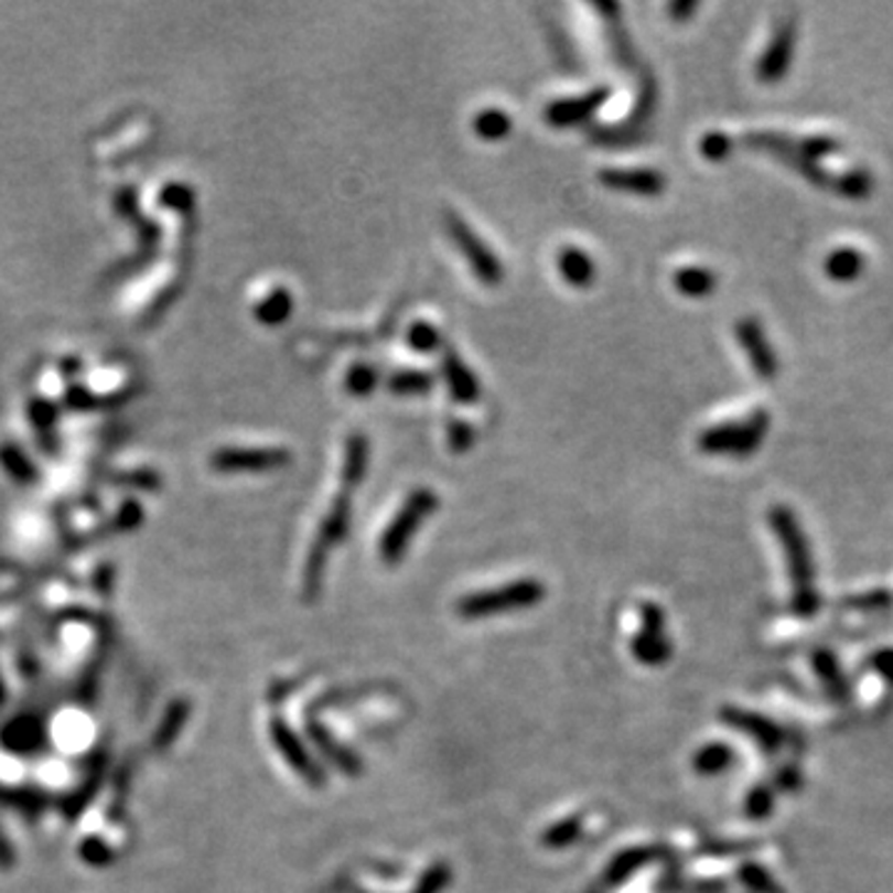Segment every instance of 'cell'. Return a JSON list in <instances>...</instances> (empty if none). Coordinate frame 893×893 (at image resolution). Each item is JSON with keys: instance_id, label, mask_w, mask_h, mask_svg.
<instances>
[{"instance_id": "cell-1", "label": "cell", "mask_w": 893, "mask_h": 893, "mask_svg": "<svg viewBox=\"0 0 893 893\" xmlns=\"http://www.w3.org/2000/svg\"><path fill=\"white\" fill-rule=\"evenodd\" d=\"M367 460H370V442L363 432H353L345 440V456H343V472H341V489L333 496L331 509H327L325 519L321 524L315 541L308 553L305 571H303V599L315 601L323 585V573L327 556L341 546L351 529V514H353V494L357 486L363 484L367 472Z\"/></svg>"}, {"instance_id": "cell-2", "label": "cell", "mask_w": 893, "mask_h": 893, "mask_svg": "<svg viewBox=\"0 0 893 893\" xmlns=\"http://www.w3.org/2000/svg\"><path fill=\"white\" fill-rule=\"evenodd\" d=\"M593 8L603 15L605 35H609L613 55L618 57V63L623 67H628L631 73L638 75V103H635L633 112L625 117V122L615 129H599V132H591L593 137H601L599 142L618 144V142H623V139H631L653 117L655 107H658V83H655V75L650 73V67L645 65V60L638 55V50H635V45L631 43L628 33H625L623 20H621V6L595 3Z\"/></svg>"}, {"instance_id": "cell-3", "label": "cell", "mask_w": 893, "mask_h": 893, "mask_svg": "<svg viewBox=\"0 0 893 893\" xmlns=\"http://www.w3.org/2000/svg\"><path fill=\"white\" fill-rule=\"evenodd\" d=\"M767 521L782 546L784 563L792 583V611L799 618H811L821 609V595L817 589V563H814L811 546L801 524L789 506L774 504L767 512Z\"/></svg>"}, {"instance_id": "cell-4", "label": "cell", "mask_w": 893, "mask_h": 893, "mask_svg": "<svg viewBox=\"0 0 893 893\" xmlns=\"http://www.w3.org/2000/svg\"><path fill=\"white\" fill-rule=\"evenodd\" d=\"M772 417L764 407H757L742 420H728L704 427L698 434V450L704 454H728L734 460L754 454L770 432Z\"/></svg>"}, {"instance_id": "cell-5", "label": "cell", "mask_w": 893, "mask_h": 893, "mask_svg": "<svg viewBox=\"0 0 893 893\" xmlns=\"http://www.w3.org/2000/svg\"><path fill=\"white\" fill-rule=\"evenodd\" d=\"M437 506H440V496L430 486H420V489H412L407 494L400 512L392 516V521L387 524L380 539V559L387 566H397L405 559V551L410 546L415 531L427 521V516H432Z\"/></svg>"}, {"instance_id": "cell-6", "label": "cell", "mask_w": 893, "mask_h": 893, "mask_svg": "<svg viewBox=\"0 0 893 893\" xmlns=\"http://www.w3.org/2000/svg\"><path fill=\"white\" fill-rule=\"evenodd\" d=\"M544 593H546L544 583L536 579L512 581L499 585V589H486L480 593L464 595V599L456 603V613H460L464 621L492 618V615L499 613L531 609V605L541 603Z\"/></svg>"}, {"instance_id": "cell-7", "label": "cell", "mask_w": 893, "mask_h": 893, "mask_svg": "<svg viewBox=\"0 0 893 893\" xmlns=\"http://www.w3.org/2000/svg\"><path fill=\"white\" fill-rule=\"evenodd\" d=\"M442 224L446 236L452 238V244L460 248L464 261L470 263L476 281L489 288L499 286L504 281V266L499 261V256H496L492 248L484 244V238L466 224V218L460 212H454V208H444Z\"/></svg>"}, {"instance_id": "cell-8", "label": "cell", "mask_w": 893, "mask_h": 893, "mask_svg": "<svg viewBox=\"0 0 893 893\" xmlns=\"http://www.w3.org/2000/svg\"><path fill=\"white\" fill-rule=\"evenodd\" d=\"M797 33H799L797 13H789L777 20L767 47L762 50L757 69H754L762 85H777L782 83L784 75L789 73L794 53H797Z\"/></svg>"}, {"instance_id": "cell-9", "label": "cell", "mask_w": 893, "mask_h": 893, "mask_svg": "<svg viewBox=\"0 0 893 893\" xmlns=\"http://www.w3.org/2000/svg\"><path fill=\"white\" fill-rule=\"evenodd\" d=\"M293 460L286 446H222L212 454L216 472H268L281 470Z\"/></svg>"}, {"instance_id": "cell-10", "label": "cell", "mask_w": 893, "mask_h": 893, "mask_svg": "<svg viewBox=\"0 0 893 893\" xmlns=\"http://www.w3.org/2000/svg\"><path fill=\"white\" fill-rule=\"evenodd\" d=\"M734 335H738V343L744 355H747L752 370L757 373L760 380L772 383L779 375V357L772 347L767 333H764L762 323L754 315H744L734 323Z\"/></svg>"}, {"instance_id": "cell-11", "label": "cell", "mask_w": 893, "mask_h": 893, "mask_svg": "<svg viewBox=\"0 0 893 893\" xmlns=\"http://www.w3.org/2000/svg\"><path fill=\"white\" fill-rule=\"evenodd\" d=\"M641 613H643V631L635 635L631 643L635 660H641L643 665L668 663L673 648L668 638H665V618L660 605L643 603Z\"/></svg>"}, {"instance_id": "cell-12", "label": "cell", "mask_w": 893, "mask_h": 893, "mask_svg": "<svg viewBox=\"0 0 893 893\" xmlns=\"http://www.w3.org/2000/svg\"><path fill=\"white\" fill-rule=\"evenodd\" d=\"M609 99H611V87L609 85L591 87L589 93H583V95L553 99L551 105H546L544 119L556 129L575 127V125L585 122V119H589L591 115H595V109H601L605 103H609Z\"/></svg>"}, {"instance_id": "cell-13", "label": "cell", "mask_w": 893, "mask_h": 893, "mask_svg": "<svg viewBox=\"0 0 893 893\" xmlns=\"http://www.w3.org/2000/svg\"><path fill=\"white\" fill-rule=\"evenodd\" d=\"M601 184L613 192L638 194V196H660L668 186V179L658 169L648 166H631V169H601L599 172Z\"/></svg>"}, {"instance_id": "cell-14", "label": "cell", "mask_w": 893, "mask_h": 893, "mask_svg": "<svg viewBox=\"0 0 893 893\" xmlns=\"http://www.w3.org/2000/svg\"><path fill=\"white\" fill-rule=\"evenodd\" d=\"M271 740L278 747V752L283 754V760L291 764V767L301 774V777L311 784V787H323L325 784L323 770L318 767L311 754H308V750L301 744V740H298V734H293V730L288 728L281 718L271 720Z\"/></svg>"}, {"instance_id": "cell-15", "label": "cell", "mask_w": 893, "mask_h": 893, "mask_svg": "<svg viewBox=\"0 0 893 893\" xmlns=\"http://www.w3.org/2000/svg\"><path fill=\"white\" fill-rule=\"evenodd\" d=\"M722 720L730 724V728H738L744 734H747L750 740H754L760 744V747L767 752V754H777L782 750L784 740H787V734L782 732L779 724H774L772 720L762 718V714H754V712H744V710H734V708H724L722 710Z\"/></svg>"}, {"instance_id": "cell-16", "label": "cell", "mask_w": 893, "mask_h": 893, "mask_svg": "<svg viewBox=\"0 0 893 893\" xmlns=\"http://www.w3.org/2000/svg\"><path fill=\"white\" fill-rule=\"evenodd\" d=\"M442 375L450 387L452 400L460 405H474L482 397V385L476 375L470 370V365L462 361V355L454 351L452 345H442Z\"/></svg>"}, {"instance_id": "cell-17", "label": "cell", "mask_w": 893, "mask_h": 893, "mask_svg": "<svg viewBox=\"0 0 893 893\" xmlns=\"http://www.w3.org/2000/svg\"><path fill=\"white\" fill-rule=\"evenodd\" d=\"M809 660H811V668H814V673H817V678L824 685V690H827L829 698L833 702H839V704L849 702V698H851L849 680H847V675H843L839 660L833 658V653L814 650Z\"/></svg>"}, {"instance_id": "cell-18", "label": "cell", "mask_w": 893, "mask_h": 893, "mask_svg": "<svg viewBox=\"0 0 893 893\" xmlns=\"http://www.w3.org/2000/svg\"><path fill=\"white\" fill-rule=\"evenodd\" d=\"M863 268H867V256L857 246H839L824 258V271L837 283L857 281L863 273Z\"/></svg>"}, {"instance_id": "cell-19", "label": "cell", "mask_w": 893, "mask_h": 893, "mask_svg": "<svg viewBox=\"0 0 893 893\" xmlns=\"http://www.w3.org/2000/svg\"><path fill=\"white\" fill-rule=\"evenodd\" d=\"M559 271L573 288H589L595 281V263L579 246H563L559 251Z\"/></svg>"}, {"instance_id": "cell-20", "label": "cell", "mask_w": 893, "mask_h": 893, "mask_svg": "<svg viewBox=\"0 0 893 893\" xmlns=\"http://www.w3.org/2000/svg\"><path fill=\"white\" fill-rule=\"evenodd\" d=\"M291 313H293V295L283 286H276L271 293L263 295L261 301L254 305L256 321L263 325H271V327L286 323L288 318H291Z\"/></svg>"}, {"instance_id": "cell-21", "label": "cell", "mask_w": 893, "mask_h": 893, "mask_svg": "<svg viewBox=\"0 0 893 893\" xmlns=\"http://www.w3.org/2000/svg\"><path fill=\"white\" fill-rule=\"evenodd\" d=\"M673 283L682 295L702 298L710 295L714 288H718V273L704 266H682L680 271H675Z\"/></svg>"}, {"instance_id": "cell-22", "label": "cell", "mask_w": 893, "mask_h": 893, "mask_svg": "<svg viewBox=\"0 0 893 893\" xmlns=\"http://www.w3.org/2000/svg\"><path fill=\"white\" fill-rule=\"evenodd\" d=\"M308 732H311L313 742L318 744V747H321V752L325 754V757L331 760L333 764H337V767H341L345 774H351V777H355V774L361 772V760H357L351 750L341 747V744H337V742L331 738V734H327V732L321 728V724L308 722Z\"/></svg>"}, {"instance_id": "cell-23", "label": "cell", "mask_w": 893, "mask_h": 893, "mask_svg": "<svg viewBox=\"0 0 893 893\" xmlns=\"http://www.w3.org/2000/svg\"><path fill=\"white\" fill-rule=\"evenodd\" d=\"M734 762V752L730 744L724 742H710L695 752L692 757V770L702 774V777H714V774H720L724 770H730Z\"/></svg>"}, {"instance_id": "cell-24", "label": "cell", "mask_w": 893, "mask_h": 893, "mask_svg": "<svg viewBox=\"0 0 893 893\" xmlns=\"http://www.w3.org/2000/svg\"><path fill=\"white\" fill-rule=\"evenodd\" d=\"M876 182H873V174L867 166H851L837 172V182H833V194H839L843 198H867Z\"/></svg>"}, {"instance_id": "cell-25", "label": "cell", "mask_w": 893, "mask_h": 893, "mask_svg": "<svg viewBox=\"0 0 893 893\" xmlns=\"http://www.w3.org/2000/svg\"><path fill=\"white\" fill-rule=\"evenodd\" d=\"M0 466L8 472V476L18 484H33L37 480L35 464L28 460V454L15 444H0Z\"/></svg>"}, {"instance_id": "cell-26", "label": "cell", "mask_w": 893, "mask_h": 893, "mask_svg": "<svg viewBox=\"0 0 893 893\" xmlns=\"http://www.w3.org/2000/svg\"><path fill=\"white\" fill-rule=\"evenodd\" d=\"M472 129L486 142H496V139H504L512 132V117L499 107H486L474 117Z\"/></svg>"}, {"instance_id": "cell-27", "label": "cell", "mask_w": 893, "mask_h": 893, "mask_svg": "<svg viewBox=\"0 0 893 893\" xmlns=\"http://www.w3.org/2000/svg\"><path fill=\"white\" fill-rule=\"evenodd\" d=\"M841 611H853V613H886L893 609V593L886 589L847 595V599L839 601Z\"/></svg>"}, {"instance_id": "cell-28", "label": "cell", "mask_w": 893, "mask_h": 893, "mask_svg": "<svg viewBox=\"0 0 893 893\" xmlns=\"http://www.w3.org/2000/svg\"><path fill=\"white\" fill-rule=\"evenodd\" d=\"M653 857H655L653 849H631V851L621 853L618 859L611 861L609 871H605V881L609 883L625 881L628 876H633V873L641 867H645V863H648Z\"/></svg>"}, {"instance_id": "cell-29", "label": "cell", "mask_w": 893, "mask_h": 893, "mask_svg": "<svg viewBox=\"0 0 893 893\" xmlns=\"http://www.w3.org/2000/svg\"><path fill=\"white\" fill-rule=\"evenodd\" d=\"M432 385L434 377L427 370H400L392 373L390 380H387V387H390V392L395 395H422L430 392Z\"/></svg>"}, {"instance_id": "cell-30", "label": "cell", "mask_w": 893, "mask_h": 893, "mask_svg": "<svg viewBox=\"0 0 893 893\" xmlns=\"http://www.w3.org/2000/svg\"><path fill=\"white\" fill-rule=\"evenodd\" d=\"M28 417L37 430L40 440L45 442L53 440V430L57 424V407L53 402L43 400V397H33V400L28 402Z\"/></svg>"}, {"instance_id": "cell-31", "label": "cell", "mask_w": 893, "mask_h": 893, "mask_svg": "<svg viewBox=\"0 0 893 893\" xmlns=\"http://www.w3.org/2000/svg\"><path fill=\"white\" fill-rule=\"evenodd\" d=\"M583 831V819L581 817H569L559 824H551L549 829L544 831L541 843L549 849H566L571 847V843L581 837Z\"/></svg>"}, {"instance_id": "cell-32", "label": "cell", "mask_w": 893, "mask_h": 893, "mask_svg": "<svg viewBox=\"0 0 893 893\" xmlns=\"http://www.w3.org/2000/svg\"><path fill=\"white\" fill-rule=\"evenodd\" d=\"M186 718H189V702H184V700L174 702L172 708H169V712L164 714V720H162V724H159V730H157V738H154L157 747H162V750L169 747V744L176 740V734L182 732Z\"/></svg>"}, {"instance_id": "cell-33", "label": "cell", "mask_w": 893, "mask_h": 893, "mask_svg": "<svg viewBox=\"0 0 893 893\" xmlns=\"http://www.w3.org/2000/svg\"><path fill=\"white\" fill-rule=\"evenodd\" d=\"M407 343H410V347H415L417 353H434L442 351L444 337L440 333V327L432 325L430 321H417L410 325V331H407Z\"/></svg>"}, {"instance_id": "cell-34", "label": "cell", "mask_w": 893, "mask_h": 893, "mask_svg": "<svg viewBox=\"0 0 893 893\" xmlns=\"http://www.w3.org/2000/svg\"><path fill=\"white\" fill-rule=\"evenodd\" d=\"M377 380H380V375H377L375 365L355 363L345 375V387H347V392L363 397V395H370L375 390Z\"/></svg>"}, {"instance_id": "cell-35", "label": "cell", "mask_w": 893, "mask_h": 893, "mask_svg": "<svg viewBox=\"0 0 893 893\" xmlns=\"http://www.w3.org/2000/svg\"><path fill=\"white\" fill-rule=\"evenodd\" d=\"M774 801H777V792H774V787L760 784V787H754L747 794V799H744V814H747V817L754 821L767 819L774 811Z\"/></svg>"}, {"instance_id": "cell-36", "label": "cell", "mask_w": 893, "mask_h": 893, "mask_svg": "<svg viewBox=\"0 0 893 893\" xmlns=\"http://www.w3.org/2000/svg\"><path fill=\"white\" fill-rule=\"evenodd\" d=\"M159 204L166 208H174V212H179V214H192L194 204H196L194 189L186 184H179V182L166 184L162 189V194H159Z\"/></svg>"}, {"instance_id": "cell-37", "label": "cell", "mask_w": 893, "mask_h": 893, "mask_svg": "<svg viewBox=\"0 0 893 893\" xmlns=\"http://www.w3.org/2000/svg\"><path fill=\"white\" fill-rule=\"evenodd\" d=\"M734 139L724 132H704L700 139V154L708 159V162H724L732 154Z\"/></svg>"}, {"instance_id": "cell-38", "label": "cell", "mask_w": 893, "mask_h": 893, "mask_svg": "<svg viewBox=\"0 0 893 893\" xmlns=\"http://www.w3.org/2000/svg\"><path fill=\"white\" fill-rule=\"evenodd\" d=\"M740 881L752 893H782L779 883L774 881L762 867H757V863H744V867L740 869Z\"/></svg>"}, {"instance_id": "cell-39", "label": "cell", "mask_w": 893, "mask_h": 893, "mask_svg": "<svg viewBox=\"0 0 893 893\" xmlns=\"http://www.w3.org/2000/svg\"><path fill=\"white\" fill-rule=\"evenodd\" d=\"M476 440V432L470 422L464 420H456V417H450V422H446V442H450V450L462 454L470 450Z\"/></svg>"}, {"instance_id": "cell-40", "label": "cell", "mask_w": 893, "mask_h": 893, "mask_svg": "<svg viewBox=\"0 0 893 893\" xmlns=\"http://www.w3.org/2000/svg\"><path fill=\"white\" fill-rule=\"evenodd\" d=\"M115 482L125 484V486H135V489L154 492L162 486V476H159L154 470H129V472L115 474Z\"/></svg>"}, {"instance_id": "cell-41", "label": "cell", "mask_w": 893, "mask_h": 893, "mask_svg": "<svg viewBox=\"0 0 893 893\" xmlns=\"http://www.w3.org/2000/svg\"><path fill=\"white\" fill-rule=\"evenodd\" d=\"M450 879H452L450 867L440 863V867H434V869H430L424 873L422 881L417 883L415 893H442L446 883H450Z\"/></svg>"}, {"instance_id": "cell-42", "label": "cell", "mask_w": 893, "mask_h": 893, "mask_svg": "<svg viewBox=\"0 0 893 893\" xmlns=\"http://www.w3.org/2000/svg\"><path fill=\"white\" fill-rule=\"evenodd\" d=\"M867 668L876 673L883 682L893 685V648H879L867 658Z\"/></svg>"}, {"instance_id": "cell-43", "label": "cell", "mask_w": 893, "mask_h": 893, "mask_svg": "<svg viewBox=\"0 0 893 893\" xmlns=\"http://www.w3.org/2000/svg\"><path fill=\"white\" fill-rule=\"evenodd\" d=\"M142 516H144L142 504L127 499V502L122 504V509L117 512L115 529H119V531H132V529H137L139 524H142Z\"/></svg>"}, {"instance_id": "cell-44", "label": "cell", "mask_w": 893, "mask_h": 893, "mask_svg": "<svg viewBox=\"0 0 893 893\" xmlns=\"http://www.w3.org/2000/svg\"><path fill=\"white\" fill-rule=\"evenodd\" d=\"M65 405L73 407V410H89V407L103 405V400H99L97 395L89 392L87 387L73 385V387H67V392H65Z\"/></svg>"}, {"instance_id": "cell-45", "label": "cell", "mask_w": 893, "mask_h": 893, "mask_svg": "<svg viewBox=\"0 0 893 893\" xmlns=\"http://www.w3.org/2000/svg\"><path fill=\"white\" fill-rule=\"evenodd\" d=\"M801 787V772L799 767H782L777 774H774V792H797Z\"/></svg>"}, {"instance_id": "cell-46", "label": "cell", "mask_w": 893, "mask_h": 893, "mask_svg": "<svg viewBox=\"0 0 893 893\" xmlns=\"http://www.w3.org/2000/svg\"><path fill=\"white\" fill-rule=\"evenodd\" d=\"M698 3L695 0H675V3L668 6V13L673 20H678V23H685V20H690V15L698 13Z\"/></svg>"}, {"instance_id": "cell-47", "label": "cell", "mask_w": 893, "mask_h": 893, "mask_svg": "<svg viewBox=\"0 0 893 893\" xmlns=\"http://www.w3.org/2000/svg\"><path fill=\"white\" fill-rule=\"evenodd\" d=\"M83 853H85V859H89L93 863H105L107 861V849L103 847V843H95V841H89V843H85V849H83Z\"/></svg>"}, {"instance_id": "cell-48", "label": "cell", "mask_w": 893, "mask_h": 893, "mask_svg": "<svg viewBox=\"0 0 893 893\" xmlns=\"http://www.w3.org/2000/svg\"><path fill=\"white\" fill-rule=\"evenodd\" d=\"M10 863H13V849H10L3 831H0V867H10Z\"/></svg>"}]
</instances>
